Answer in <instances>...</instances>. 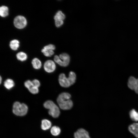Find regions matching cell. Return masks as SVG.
<instances>
[{"instance_id":"obj_1","label":"cell","mask_w":138,"mask_h":138,"mask_svg":"<svg viewBox=\"0 0 138 138\" xmlns=\"http://www.w3.org/2000/svg\"><path fill=\"white\" fill-rule=\"evenodd\" d=\"M71 97V95L66 92L62 93L59 95L57 101L61 109L67 110L71 108L73 104L72 101L70 99Z\"/></svg>"},{"instance_id":"obj_2","label":"cell","mask_w":138,"mask_h":138,"mask_svg":"<svg viewBox=\"0 0 138 138\" xmlns=\"http://www.w3.org/2000/svg\"><path fill=\"white\" fill-rule=\"evenodd\" d=\"M76 76L75 73L71 71L69 73L68 78L66 77L64 73L59 75V82L60 85L62 87L67 88L73 84L75 82Z\"/></svg>"},{"instance_id":"obj_3","label":"cell","mask_w":138,"mask_h":138,"mask_svg":"<svg viewBox=\"0 0 138 138\" xmlns=\"http://www.w3.org/2000/svg\"><path fill=\"white\" fill-rule=\"evenodd\" d=\"M43 106L45 108L49 110V114L52 117L57 118L59 116L60 113L59 109L53 101L47 100L44 103Z\"/></svg>"},{"instance_id":"obj_4","label":"cell","mask_w":138,"mask_h":138,"mask_svg":"<svg viewBox=\"0 0 138 138\" xmlns=\"http://www.w3.org/2000/svg\"><path fill=\"white\" fill-rule=\"evenodd\" d=\"M28 108L26 104L18 101L15 102L13 105V113L17 116H23L27 113Z\"/></svg>"},{"instance_id":"obj_5","label":"cell","mask_w":138,"mask_h":138,"mask_svg":"<svg viewBox=\"0 0 138 138\" xmlns=\"http://www.w3.org/2000/svg\"><path fill=\"white\" fill-rule=\"evenodd\" d=\"M54 61L60 65L66 67L69 64L70 62V57L69 55L65 53L60 54L59 56L55 55L54 57Z\"/></svg>"},{"instance_id":"obj_6","label":"cell","mask_w":138,"mask_h":138,"mask_svg":"<svg viewBox=\"0 0 138 138\" xmlns=\"http://www.w3.org/2000/svg\"><path fill=\"white\" fill-rule=\"evenodd\" d=\"M14 26L16 28L21 29L24 28L27 24V21L25 18L21 15L16 16L14 20Z\"/></svg>"},{"instance_id":"obj_7","label":"cell","mask_w":138,"mask_h":138,"mask_svg":"<svg viewBox=\"0 0 138 138\" xmlns=\"http://www.w3.org/2000/svg\"><path fill=\"white\" fill-rule=\"evenodd\" d=\"M44 68L45 71L48 73L52 72L55 70L56 68L55 64L52 60H48L44 64Z\"/></svg>"},{"instance_id":"obj_8","label":"cell","mask_w":138,"mask_h":138,"mask_svg":"<svg viewBox=\"0 0 138 138\" xmlns=\"http://www.w3.org/2000/svg\"><path fill=\"white\" fill-rule=\"evenodd\" d=\"M75 138H90L88 132L85 129H78L74 134Z\"/></svg>"},{"instance_id":"obj_9","label":"cell","mask_w":138,"mask_h":138,"mask_svg":"<svg viewBox=\"0 0 138 138\" xmlns=\"http://www.w3.org/2000/svg\"><path fill=\"white\" fill-rule=\"evenodd\" d=\"M129 131L136 137L138 138V123H133L128 127Z\"/></svg>"},{"instance_id":"obj_10","label":"cell","mask_w":138,"mask_h":138,"mask_svg":"<svg viewBox=\"0 0 138 138\" xmlns=\"http://www.w3.org/2000/svg\"><path fill=\"white\" fill-rule=\"evenodd\" d=\"M137 79L133 77H130L129 79L128 85V87L132 90L135 89L137 84Z\"/></svg>"},{"instance_id":"obj_11","label":"cell","mask_w":138,"mask_h":138,"mask_svg":"<svg viewBox=\"0 0 138 138\" xmlns=\"http://www.w3.org/2000/svg\"><path fill=\"white\" fill-rule=\"evenodd\" d=\"M51 124L50 121L47 119H44L41 121V128L44 130H46L51 127Z\"/></svg>"},{"instance_id":"obj_12","label":"cell","mask_w":138,"mask_h":138,"mask_svg":"<svg viewBox=\"0 0 138 138\" xmlns=\"http://www.w3.org/2000/svg\"><path fill=\"white\" fill-rule=\"evenodd\" d=\"M33 67L36 69H40L42 66V63L41 61L37 58H34L31 62Z\"/></svg>"},{"instance_id":"obj_13","label":"cell","mask_w":138,"mask_h":138,"mask_svg":"<svg viewBox=\"0 0 138 138\" xmlns=\"http://www.w3.org/2000/svg\"><path fill=\"white\" fill-rule=\"evenodd\" d=\"M15 85L14 81L10 79H6L4 83V86L7 89H10L13 88Z\"/></svg>"},{"instance_id":"obj_14","label":"cell","mask_w":138,"mask_h":138,"mask_svg":"<svg viewBox=\"0 0 138 138\" xmlns=\"http://www.w3.org/2000/svg\"><path fill=\"white\" fill-rule=\"evenodd\" d=\"M19 42L16 39L11 41L10 43L9 46L11 49L14 50H17L19 46Z\"/></svg>"},{"instance_id":"obj_15","label":"cell","mask_w":138,"mask_h":138,"mask_svg":"<svg viewBox=\"0 0 138 138\" xmlns=\"http://www.w3.org/2000/svg\"><path fill=\"white\" fill-rule=\"evenodd\" d=\"M8 14V8L5 6H2L0 8V15L2 17H5Z\"/></svg>"},{"instance_id":"obj_16","label":"cell","mask_w":138,"mask_h":138,"mask_svg":"<svg viewBox=\"0 0 138 138\" xmlns=\"http://www.w3.org/2000/svg\"><path fill=\"white\" fill-rule=\"evenodd\" d=\"M16 56L17 59L21 61H26L27 58V54L22 52H20L17 53Z\"/></svg>"},{"instance_id":"obj_17","label":"cell","mask_w":138,"mask_h":138,"mask_svg":"<svg viewBox=\"0 0 138 138\" xmlns=\"http://www.w3.org/2000/svg\"><path fill=\"white\" fill-rule=\"evenodd\" d=\"M129 115L131 119L135 121H138V112L133 109L129 112Z\"/></svg>"},{"instance_id":"obj_18","label":"cell","mask_w":138,"mask_h":138,"mask_svg":"<svg viewBox=\"0 0 138 138\" xmlns=\"http://www.w3.org/2000/svg\"><path fill=\"white\" fill-rule=\"evenodd\" d=\"M61 130L58 126H52L50 130V132L52 135L54 136L59 135L60 133Z\"/></svg>"},{"instance_id":"obj_19","label":"cell","mask_w":138,"mask_h":138,"mask_svg":"<svg viewBox=\"0 0 138 138\" xmlns=\"http://www.w3.org/2000/svg\"><path fill=\"white\" fill-rule=\"evenodd\" d=\"M41 52L45 56L47 57L51 56L54 53L53 50L44 48L42 49Z\"/></svg>"},{"instance_id":"obj_20","label":"cell","mask_w":138,"mask_h":138,"mask_svg":"<svg viewBox=\"0 0 138 138\" xmlns=\"http://www.w3.org/2000/svg\"><path fill=\"white\" fill-rule=\"evenodd\" d=\"M65 18V15L61 11H59L54 16V19L55 20H63Z\"/></svg>"},{"instance_id":"obj_21","label":"cell","mask_w":138,"mask_h":138,"mask_svg":"<svg viewBox=\"0 0 138 138\" xmlns=\"http://www.w3.org/2000/svg\"><path fill=\"white\" fill-rule=\"evenodd\" d=\"M28 90L31 93L33 94H37L39 91L38 88L35 87L33 85L28 89Z\"/></svg>"},{"instance_id":"obj_22","label":"cell","mask_w":138,"mask_h":138,"mask_svg":"<svg viewBox=\"0 0 138 138\" xmlns=\"http://www.w3.org/2000/svg\"><path fill=\"white\" fill-rule=\"evenodd\" d=\"M24 85L28 89L33 86L32 81L30 80H28L25 81L24 83Z\"/></svg>"},{"instance_id":"obj_23","label":"cell","mask_w":138,"mask_h":138,"mask_svg":"<svg viewBox=\"0 0 138 138\" xmlns=\"http://www.w3.org/2000/svg\"><path fill=\"white\" fill-rule=\"evenodd\" d=\"M33 85L36 87L38 88L40 86V84L39 80L37 79H34L32 81Z\"/></svg>"},{"instance_id":"obj_24","label":"cell","mask_w":138,"mask_h":138,"mask_svg":"<svg viewBox=\"0 0 138 138\" xmlns=\"http://www.w3.org/2000/svg\"><path fill=\"white\" fill-rule=\"evenodd\" d=\"M63 24V20H55V24L56 26L57 27L61 26Z\"/></svg>"},{"instance_id":"obj_25","label":"cell","mask_w":138,"mask_h":138,"mask_svg":"<svg viewBox=\"0 0 138 138\" xmlns=\"http://www.w3.org/2000/svg\"><path fill=\"white\" fill-rule=\"evenodd\" d=\"M44 48L54 50L55 49V47L54 45L51 44L45 46L44 47Z\"/></svg>"},{"instance_id":"obj_26","label":"cell","mask_w":138,"mask_h":138,"mask_svg":"<svg viewBox=\"0 0 138 138\" xmlns=\"http://www.w3.org/2000/svg\"><path fill=\"white\" fill-rule=\"evenodd\" d=\"M134 90L136 93L138 94V79H137V84Z\"/></svg>"},{"instance_id":"obj_27","label":"cell","mask_w":138,"mask_h":138,"mask_svg":"<svg viewBox=\"0 0 138 138\" xmlns=\"http://www.w3.org/2000/svg\"><path fill=\"white\" fill-rule=\"evenodd\" d=\"M0 84H1V82H2V77H1V76L0 77Z\"/></svg>"}]
</instances>
